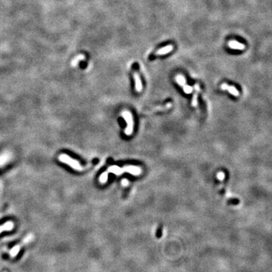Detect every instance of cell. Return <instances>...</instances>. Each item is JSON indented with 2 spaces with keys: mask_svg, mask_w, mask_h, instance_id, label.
<instances>
[{
  "mask_svg": "<svg viewBox=\"0 0 272 272\" xmlns=\"http://www.w3.org/2000/svg\"><path fill=\"white\" fill-rule=\"evenodd\" d=\"M122 116L124 118V120L126 122V128L125 129V134L126 136H131L133 132V128H134V121H133V117L132 114L129 111H123L122 113Z\"/></svg>",
  "mask_w": 272,
  "mask_h": 272,
  "instance_id": "1",
  "label": "cell"
},
{
  "mask_svg": "<svg viewBox=\"0 0 272 272\" xmlns=\"http://www.w3.org/2000/svg\"><path fill=\"white\" fill-rule=\"evenodd\" d=\"M59 160L61 161V162H64V163L67 164L70 166H71L72 168L75 169L76 170H83V167L81 166V165L80 164V162L78 161L73 160L71 157H69L68 155H66V154H61V155L59 156L58 157Z\"/></svg>",
  "mask_w": 272,
  "mask_h": 272,
  "instance_id": "2",
  "label": "cell"
},
{
  "mask_svg": "<svg viewBox=\"0 0 272 272\" xmlns=\"http://www.w3.org/2000/svg\"><path fill=\"white\" fill-rule=\"evenodd\" d=\"M123 173H128L133 175H139L141 173V169L136 166H127L122 168Z\"/></svg>",
  "mask_w": 272,
  "mask_h": 272,
  "instance_id": "3",
  "label": "cell"
},
{
  "mask_svg": "<svg viewBox=\"0 0 272 272\" xmlns=\"http://www.w3.org/2000/svg\"><path fill=\"white\" fill-rule=\"evenodd\" d=\"M228 47L234 50H244L246 48L245 45L243 44V43H240L239 42L236 41V40L229 41L228 43Z\"/></svg>",
  "mask_w": 272,
  "mask_h": 272,
  "instance_id": "4",
  "label": "cell"
},
{
  "mask_svg": "<svg viewBox=\"0 0 272 272\" xmlns=\"http://www.w3.org/2000/svg\"><path fill=\"white\" fill-rule=\"evenodd\" d=\"M221 88L223 90H228V92L231 93V94L233 95L239 96V91H238V90L234 86H229V85H228L227 83H223V84H222Z\"/></svg>",
  "mask_w": 272,
  "mask_h": 272,
  "instance_id": "5",
  "label": "cell"
},
{
  "mask_svg": "<svg viewBox=\"0 0 272 272\" xmlns=\"http://www.w3.org/2000/svg\"><path fill=\"white\" fill-rule=\"evenodd\" d=\"M173 45H168L166 46H164V47L161 48L158 50L157 51H156L155 55H164V54H167V53H170V51H173Z\"/></svg>",
  "mask_w": 272,
  "mask_h": 272,
  "instance_id": "6",
  "label": "cell"
},
{
  "mask_svg": "<svg viewBox=\"0 0 272 272\" xmlns=\"http://www.w3.org/2000/svg\"><path fill=\"white\" fill-rule=\"evenodd\" d=\"M133 75H134L135 82H136V89L138 92H140L142 90V83H141L140 76L136 71L134 72V74Z\"/></svg>",
  "mask_w": 272,
  "mask_h": 272,
  "instance_id": "7",
  "label": "cell"
},
{
  "mask_svg": "<svg viewBox=\"0 0 272 272\" xmlns=\"http://www.w3.org/2000/svg\"><path fill=\"white\" fill-rule=\"evenodd\" d=\"M107 173L115 174V175H120L121 174L123 173V172L122 168H120V167L117 166H112L109 167L108 168Z\"/></svg>",
  "mask_w": 272,
  "mask_h": 272,
  "instance_id": "8",
  "label": "cell"
},
{
  "mask_svg": "<svg viewBox=\"0 0 272 272\" xmlns=\"http://www.w3.org/2000/svg\"><path fill=\"white\" fill-rule=\"evenodd\" d=\"M175 80L180 86L183 87L186 84V80L182 75H177V76L175 77Z\"/></svg>",
  "mask_w": 272,
  "mask_h": 272,
  "instance_id": "9",
  "label": "cell"
},
{
  "mask_svg": "<svg viewBox=\"0 0 272 272\" xmlns=\"http://www.w3.org/2000/svg\"><path fill=\"white\" fill-rule=\"evenodd\" d=\"M107 179H108V173H102L101 175V176H100V178H99L100 182H101V184H105V183L107 182Z\"/></svg>",
  "mask_w": 272,
  "mask_h": 272,
  "instance_id": "10",
  "label": "cell"
},
{
  "mask_svg": "<svg viewBox=\"0 0 272 272\" xmlns=\"http://www.w3.org/2000/svg\"><path fill=\"white\" fill-rule=\"evenodd\" d=\"M12 228H13V223L8 222L6 223V225L0 227V232H2V231H5V230H11Z\"/></svg>",
  "mask_w": 272,
  "mask_h": 272,
  "instance_id": "11",
  "label": "cell"
},
{
  "mask_svg": "<svg viewBox=\"0 0 272 272\" xmlns=\"http://www.w3.org/2000/svg\"><path fill=\"white\" fill-rule=\"evenodd\" d=\"M193 89H194L193 87L189 86V85L185 84L183 86V90H184V93H186V94H191V93H192Z\"/></svg>",
  "mask_w": 272,
  "mask_h": 272,
  "instance_id": "12",
  "label": "cell"
},
{
  "mask_svg": "<svg viewBox=\"0 0 272 272\" xmlns=\"http://www.w3.org/2000/svg\"><path fill=\"white\" fill-rule=\"evenodd\" d=\"M198 92L199 91H196V93H194V95H193V99H192V106L193 107H197V104H198V101H197V94Z\"/></svg>",
  "mask_w": 272,
  "mask_h": 272,
  "instance_id": "13",
  "label": "cell"
},
{
  "mask_svg": "<svg viewBox=\"0 0 272 272\" xmlns=\"http://www.w3.org/2000/svg\"><path fill=\"white\" fill-rule=\"evenodd\" d=\"M225 173H222V172H219V173L217 174V178H218V179L220 180V181H222V180L225 179Z\"/></svg>",
  "mask_w": 272,
  "mask_h": 272,
  "instance_id": "14",
  "label": "cell"
},
{
  "mask_svg": "<svg viewBox=\"0 0 272 272\" xmlns=\"http://www.w3.org/2000/svg\"><path fill=\"white\" fill-rule=\"evenodd\" d=\"M162 229H161V228H159V229H157V234H156V237H157V238H160L161 237H162Z\"/></svg>",
  "mask_w": 272,
  "mask_h": 272,
  "instance_id": "15",
  "label": "cell"
},
{
  "mask_svg": "<svg viewBox=\"0 0 272 272\" xmlns=\"http://www.w3.org/2000/svg\"><path fill=\"white\" fill-rule=\"evenodd\" d=\"M129 184V181L127 179H123L122 181V185L123 186H127Z\"/></svg>",
  "mask_w": 272,
  "mask_h": 272,
  "instance_id": "16",
  "label": "cell"
},
{
  "mask_svg": "<svg viewBox=\"0 0 272 272\" xmlns=\"http://www.w3.org/2000/svg\"><path fill=\"white\" fill-rule=\"evenodd\" d=\"M194 89H195V91H200V88H199V85L196 84L195 86H194Z\"/></svg>",
  "mask_w": 272,
  "mask_h": 272,
  "instance_id": "17",
  "label": "cell"
}]
</instances>
